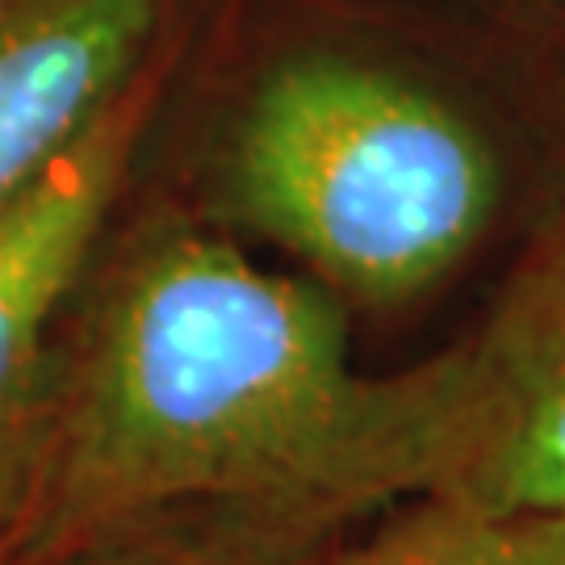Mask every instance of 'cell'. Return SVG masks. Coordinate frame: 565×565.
<instances>
[{
  "mask_svg": "<svg viewBox=\"0 0 565 565\" xmlns=\"http://www.w3.org/2000/svg\"><path fill=\"white\" fill-rule=\"evenodd\" d=\"M473 348L369 377L323 294L198 226L142 231L109 273L67 382L21 562L218 515L273 553L457 469Z\"/></svg>",
  "mask_w": 565,
  "mask_h": 565,
  "instance_id": "1",
  "label": "cell"
},
{
  "mask_svg": "<svg viewBox=\"0 0 565 565\" xmlns=\"http://www.w3.org/2000/svg\"><path fill=\"white\" fill-rule=\"evenodd\" d=\"M247 223L361 302H406L482 239L503 177L473 121L348 55L277 63L226 142Z\"/></svg>",
  "mask_w": 565,
  "mask_h": 565,
  "instance_id": "2",
  "label": "cell"
},
{
  "mask_svg": "<svg viewBox=\"0 0 565 565\" xmlns=\"http://www.w3.org/2000/svg\"><path fill=\"white\" fill-rule=\"evenodd\" d=\"M135 135L139 102L126 93L0 205V532L30 515L42 486L63 385L51 327L102 239Z\"/></svg>",
  "mask_w": 565,
  "mask_h": 565,
  "instance_id": "3",
  "label": "cell"
},
{
  "mask_svg": "<svg viewBox=\"0 0 565 565\" xmlns=\"http://www.w3.org/2000/svg\"><path fill=\"white\" fill-rule=\"evenodd\" d=\"M163 0H0V205L130 93Z\"/></svg>",
  "mask_w": 565,
  "mask_h": 565,
  "instance_id": "4",
  "label": "cell"
},
{
  "mask_svg": "<svg viewBox=\"0 0 565 565\" xmlns=\"http://www.w3.org/2000/svg\"><path fill=\"white\" fill-rule=\"evenodd\" d=\"M473 356V427L440 490L499 511L565 515V260L515 289Z\"/></svg>",
  "mask_w": 565,
  "mask_h": 565,
  "instance_id": "5",
  "label": "cell"
},
{
  "mask_svg": "<svg viewBox=\"0 0 565 565\" xmlns=\"http://www.w3.org/2000/svg\"><path fill=\"white\" fill-rule=\"evenodd\" d=\"M319 565H565V515L499 511L452 490H427Z\"/></svg>",
  "mask_w": 565,
  "mask_h": 565,
  "instance_id": "6",
  "label": "cell"
},
{
  "mask_svg": "<svg viewBox=\"0 0 565 565\" xmlns=\"http://www.w3.org/2000/svg\"><path fill=\"white\" fill-rule=\"evenodd\" d=\"M55 565H285L281 553L231 536H202V532H156L135 541L84 548L76 557Z\"/></svg>",
  "mask_w": 565,
  "mask_h": 565,
  "instance_id": "7",
  "label": "cell"
},
{
  "mask_svg": "<svg viewBox=\"0 0 565 565\" xmlns=\"http://www.w3.org/2000/svg\"><path fill=\"white\" fill-rule=\"evenodd\" d=\"M0 565H21V557L9 545H4V541H0Z\"/></svg>",
  "mask_w": 565,
  "mask_h": 565,
  "instance_id": "8",
  "label": "cell"
}]
</instances>
